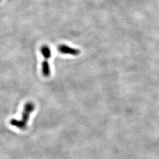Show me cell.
<instances>
[{
  "label": "cell",
  "mask_w": 159,
  "mask_h": 159,
  "mask_svg": "<svg viewBox=\"0 0 159 159\" xmlns=\"http://www.w3.org/2000/svg\"><path fill=\"white\" fill-rule=\"evenodd\" d=\"M60 53L65 54H70L72 55H78L80 53L79 50L70 47L65 45H62L58 47Z\"/></svg>",
  "instance_id": "obj_2"
},
{
  "label": "cell",
  "mask_w": 159,
  "mask_h": 159,
  "mask_svg": "<svg viewBox=\"0 0 159 159\" xmlns=\"http://www.w3.org/2000/svg\"><path fill=\"white\" fill-rule=\"evenodd\" d=\"M35 106L32 102H28L24 107L22 114L21 120L12 119L10 120V124L12 126L17 127L21 130H24L26 127V124L30 118L31 113L34 111Z\"/></svg>",
  "instance_id": "obj_1"
},
{
  "label": "cell",
  "mask_w": 159,
  "mask_h": 159,
  "mask_svg": "<svg viewBox=\"0 0 159 159\" xmlns=\"http://www.w3.org/2000/svg\"><path fill=\"white\" fill-rule=\"evenodd\" d=\"M41 54L44 58L49 60V58L51 57V50H50V48H49V47H48L47 45L43 46L41 49Z\"/></svg>",
  "instance_id": "obj_4"
},
{
  "label": "cell",
  "mask_w": 159,
  "mask_h": 159,
  "mask_svg": "<svg viewBox=\"0 0 159 159\" xmlns=\"http://www.w3.org/2000/svg\"><path fill=\"white\" fill-rule=\"evenodd\" d=\"M42 73L45 77H48L50 75V67L47 59H45L42 63Z\"/></svg>",
  "instance_id": "obj_3"
}]
</instances>
